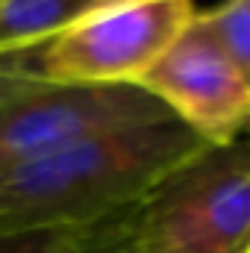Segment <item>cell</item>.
<instances>
[{"label":"cell","instance_id":"obj_10","mask_svg":"<svg viewBox=\"0 0 250 253\" xmlns=\"http://www.w3.org/2000/svg\"><path fill=\"white\" fill-rule=\"evenodd\" d=\"M71 230H18L0 233V253H53Z\"/></svg>","mask_w":250,"mask_h":253},{"label":"cell","instance_id":"obj_8","mask_svg":"<svg viewBox=\"0 0 250 253\" xmlns=\"http://www.w3.org/2000/svg\"><path fill=\"white\" fill-rule=\"evenodd\" d=\"M132 209L112 215L106 221L71 230L53 253H141L132 230Z\"/></svg>","mask_w":250,"mask_h":253},{"label":"cell","instance_id":"obj_1","mask_svg":"<svg viewBox=\"0 0 250 253\" xmlns=\"http://www.w3.org/2000/svg\"><path fill=\"white\" fill-rule=\"evenodd\" d=\"M206 147L174 118L88 135L0 174V233L77 230L132 209Z\"/></svg>","mask_w":250,"mask_h":253},{"label":"cell","instance_id":"obj_3","mask_svg":"<svg viewBox=\"0 0 250 253\" xmlns=\"http://www.w3.org/2000/svg\"><path fill=\"white\" fill-rule=\"evenodd\" d=\"M194 15V0H106L42 44V77L71 85H138Z\"/></svg>","mask_w":250,"mask_h":253},{"label":"cell","instance_id":"obj_7","mask_svg":"<svg viewBox=\"0 0 250 253\" xmlns=\"http://www.w3.org/2000/svg\"><path fill=\"white\" fill-rule=\"evenodd\" d=\"M194 27L250 77V0H221L197 9Z\"/></svg>","mask_w":250,"mask_h":253},{"label":"cell","instance_id":"obj_11","mask_svg":"<svg viewBox=\"0 0 250 253\" xmlns=\"http://www.w3.org/2000/svg\"><path fill=\"white\" fill-rule=\"evenodd\" d=\"M245 138H248V141H250V129H248V135H245Z\"/></svg>","mask_w":250,"mask_h":253},{"label":"cell","instance_id":"obj_2","mask_svg":"<svg viewBox=\"0 0 250 253\" xmlns=\"http://www.w3.org/2000/svg\"><path fill=\"white\" fill-rule=\"evenodd\" d=\"M141 253L250 251V141L206 144L132 209Z\"/></svg>","mask_w":250,"mask_h":253},{"label":"cell","instance_id":"obj_4","mask_svg":"<svg viewBox=\"0 0 250 253\" xmlns=\"http://www.w3.org/2000/svg\"><path fill=\"white\" fill-rule=\"evenodd\" d=\"M171 118L141 85L36 83L0 109V174L88 135Z\"/></svg>","mask_w":250,"mask_h":253},{"label":"cell","instance_id":"obj_9","mask_svg":"<svg viewBox=\"0 0 250 253\" xmlns=\"http://www.w3.org/2000/svg\"><path fill=\"white\" fill-rule=\"evenodd\" d=\"M42 47H30V50H0V109L18 97L21 91L33 88L36 83H42V68H39Z\"/></svg>","mask_w":250,"mask_h":253},{"label":"cell","instance_id":"obj_5","mask_svg":"<svg viewBox=\"0 0 250 253\" xmlns=\"http://www.w3.org/2000/svg\"><path fill=\"white\" fill-rule=\"evenodd\" d=\"M203 144H233L250 129V77L194 21L138 83Z\"/></svg>","mask_w":250,"mask_h":253},{"label":"cell","instance_id":"obj_6","mask_svg":"<svg viewBox=\"0 0 250 253\" xmlns=\"http://www.w3.org/2000/svg\"><path fill=\"white\" fill-rule=\"evenodd\" d=\"M106 0H0V50L42 47Z\"/></svg>","mask_w":250,"mask_h":253},{"label":"cell","instance_id":"obj_12","mask_svg":"<svg viewBox=\"0 0 250 253\" xmlns=\"http://www.w3.org/2000/svg\"><path fill=\"white\" fill-rule=\"evenodd\" d=\"M248 253H250V251H248Z\"/></svg>","mask_w":250,"mask_h":253}]
</instances>
